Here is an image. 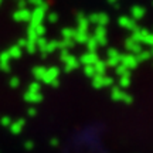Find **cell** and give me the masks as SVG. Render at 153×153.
I'll return each mask as SVG.
<instances>
[{"instance_id":"5","label":"cell","mask_w":153,"mask_h":153,"mask_svg":"<svg viewBox=\"0 0 153 153\" xmlns=\"http://www.w3.org/2000/svg\"><path fill=\"white\" fill-rule=\"evenodd\" d=\"M133 16L137 17V19L142 17L143 16V9H140V7H135V9H133Z\"/></svg>"},{"instance_id":"4","label":"cell","mask_w":153,"mask_h":153,"mask_svg":"<svg viewBox=\"0 0 153 153\" xmlns=\"http://www.w3.org/2000/svg\"><path fill=\"white\" fill-rule=\"evenodd\" d=\"M65 62H67V67H68V68H75V67L78 65L76 60L74 58V57H71V55L65 57Z\"/></svg>"},{"instance_id":"1","label":"cell","mask_w":153,"mask_h":153,"mask_svg":"<svg viewBox=\"0 0 153 153\" xmlns=\"http://www.w3.org/2000/svg\"><path fill=\"white\" fill-rule=\"evenodd\" d=\"M81 61H82V62H84V64H85L87 67H89V65H94L95 62H98V58H97V55L94 54L92 51H89V53H87V54L82 55Z\"/></svg>"},{"instance_id":"3","label":"cell","mask_w":153,"mask_h":153,"mask_svg":"<svg viewBox=\"0 0 153 153\" xmlns=\"http://www.w3.org/2000/svg\"><path fill=\"white\" fill-rule=\"evenodd\" d=\"M133 20H131V19H128V17H122L120 19V26L125 28H133L135 27V24H133Z\"/></svg>"},{"instance_id":"6","label":"cell","mask_w":153,"mask_h":153,"mask_svg":"<svg viewBox=\"0 0 153 153\" xmlns=\"http://www.w3.org/2000/svg\"><path fill=\"white\" fill-rule=\"evenodd\" d=\"M11 126H13V132L16 133V132H20L22 131V126H23V122H19V123H11Z\"/></svg>"},{"instance_id":"2","label":"cell","mask_w":153,"mask_h":153,"mask_svg":"<svg viewBox=\"0 0 153 153\" xmlns=\"http://www.w3.org/2000/svg\"><path fill=\"white\" fill-rule=\"evenodd\" d=\"M30 17H31V14H30L28 10H20V11H17V14H16V19L20 20V22H28Z\"/></svg>"}]
</instances>
